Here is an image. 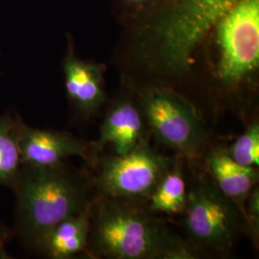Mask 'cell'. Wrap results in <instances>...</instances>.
I'll return each instance as SVG.
<instances>
[{"label": "cell", "instance_id": "obj_1", "mask_svg": "<svg viewBox=\"0 0 259 259\" xmlns=\"http://www.w3.org/2000/svg\"><path fill=\"white\" fill-rule=\"evenodd\" d=\"M235 1L158 0L124 24L119 61L126 83L171 88L185 79L213 25Z\"/></svg>", "mask_w": 259, "mask_h": 259}, {"label": "cell", "instance_id": "obj_2", "mask_svg": "<svg viewBox=\"0 0 259 259\" xmlns=\"http://www.w3.org/2000/svg\"><path fill=\"white\" fill-rule=\"evenodd\" d=\"M87 253L94 258H195L183 240L145 204L97 195L91 207Z\"/></svg>", "mask_w": 259, "mask_h": 259}, {"label": "cell", "instance_id": "obj_3", "mask_svg": "<svg viewBox=\"0 0 259 259\" xmlns=\"http://www.w3.org/2000/svg\"><path fill=\"white\" fill-rule=\"evenodd\" d=\"M12 189L17 198L15 232L37 252L58 223L88 209L97 196L93 178L64 162L21 164Z\"/></svg>", "mask_w": 259, "mask_h": 259}, {"label": "cell", "instance_id": "obj_4", "mask_svg": "<svg viewBox=\"0 0 259 259\" xmlns=\"http://www.w3.org/2000/svg\"><path fill=\"white\" fill-rule=\"evenodd\" d=\"M202 48L208 55L214 81L225 91L254 84L259 68V0H236L213 25Z\"/></svg>", "mask_w": 259, "mask_h": 259}, {"label": "cell", "instance_id": "obj_5", "mask_svg": "<svg viewBox=\"0 0 259 259\" xmlns=\"http://www.w3.org/2000/svg\"><path fill=\"white\" fill-rule=\"evenodd\" d=\"M176 158L155 152L145 139L125 155L95 159L98 167L93 183L97 195L146 204Z\"/></svg>", "mask_w": 259, "mask_h": 259}, {"label": "cell", "instance_id": "obj_6", "mask_svg": "<svg viewBox=\"0 0 259 259\" xmlns=\"http://www.w3.org/2000/svg\"><path fill=\"white\" fill-rule=\"evenodd\" d=\"M184 213L189 243L196 250L220 253L232 250L243 217L213 182L198 181L191 185Z\"/></svg>", "mask_w": 259, "mask_h": 259}, {"label": "cell", "instance_id": "obj_7", "mask_svg": "<svg viewBox=\"0 0 259 259\" xmlns=\"http://www.w3.org/2000/svg\"><path fill=\"white\" fill-rule=\"evenodd\" d=\"M139 104L157 140L186 157L198 156L206 135L194 106L173 88L139 90Z\"/></svg>", "mask_w": 259, "mask_h": 259}, {"label": "cell", "instance_id": "obj_8", "mask_svg": "<svg viewBox=\"0 0 259 259\" xmlns=\"http://www.w3.org/2000/svg\"><path fill=\"white\" fill-rule=\"evenodd\" d=\"M17 136L21 164L52 166L64 162L68 157H82L95 161L93 144L59 131L40 130L26 125L18 115Z\"/></svg>", "mask_w": 259, "mask_h": 259}, {"label": "cell", "instance_id": "obj_9", "mask_svg": "<svg viewBox=\"0 0 259 259\" xmlns=\"http://www.w3.org/2000/svg\"><path fill=\"white\" fill-rule=\"evenodd\" d=\"M67 37V52L63 61L66 95L71 105L85 118L93 116L105 100L104 66L76 55L73 39Z\"/></svg>", "mask_w": 259, "mask_h": 259}, {"label": "cell", "instance_id": "obj_10", "mask_svg": "<svg viewBox=\"0 0 259 259\" xmlns=\"http://www.w3.org/2000/svg\"><path fill=\"white\" fill-rule=\"evenodd\" d=\"M142 115L137 105L128 97L121 98L107 112L99 138L93 144L94 156L111 143L116 155H125L143 139ZM96 157V156H95Z\"/></svg>", "mask_w": 259, "mask_h": 259}, {"label": "cell", "instance_id": "obj_11", "mask_svg": "<svg viewBox=\"0 0 259 259\" xmlns=\"http://www.w3.org/2000/svg\"><path fill=\"white\" fill-rule=\"evenodd\" d=\"M206 165L213 183L237 206L246 220L245 204L251 189L258 181L255 167L241 165L234 161L227 151H213L206 159Z\"/></svg>", "mask_w": 259, "mask_h": 259}, {"label": "cell", "instance_id": "obj_12", "mask_svg": "<svg viewBox=\"0 0 259 259\" xmlns=\"http://www.w3.org/2000/svg\"><path fill=\"white\" fill-rule=\"evenodd\" d=\"M91 207L58 223L49 232L40 253L49 258L67 259L87 252Z\"/></svg>", "mask_w": 259, "mask_h": 259}, {"label": "cell", "instance_id": "obj_13", "mask_svg": "<svg viewBox=\"0 0 259 259\" xmlns=\"http://www.w3.org/2000/svg\"><path fill=\"white\" fill-rule=\"evenodd\" d=\"M187 188L181 161L175 160L173 166L151 195L147 207L151 211L166 215H177L185 212Z\"/></svg>", "mask_w": 259, "mask_h": 259}, {"label": "cell", "instance_id": "obj_14", "mask_svg": "<svg viewBox=\"0 0 259 259\" xmlns=\"http://www.w3.org/2000/svg\"><path fill=\"white\" fill-rule=\"evenodd\" d=\"M18 113L13 116L7 111L0 116V185L10 188L16 182L21 166L17 123Z\"/></svg>", "mask_w": 259, "mask_h": 259}, {"label": "cell", "instance_id": "obj_15", "mask_svg": "<svg viewBox=\"0 0 259 259\" xmlns=\"http://www.w3.org/2000/svg\"><path fill=\"white\" fill-rule=\"evenodd\" d=\"M234 161L245 166L258 167L259 125L253 122L227 151Z\"/></svg>", "mask_w": 259, "mask_h": 259}, {"label": "cell", "instance_id": "obj_16", "mask_svg": "<svg viewBox=\"0 0 259 259\" xmlns=\"http://www.w3.org/2000/svg\"><path fill=\"white\" fill-rule=\"evenodd\" d=\"M158 0H117L116 16L121 25L139 19L154 7Z\"/></svg>", "mask_w": 259, "mask_h": 259}, {"label": "cell", "instance_id": "obj_17", "mask_svg": "<svg viewBox=\"0 0 259 259\" xmlns=\"http://www.w3.org/2000/svg\"><path fill=\"white\" fill-rule=\"evenodd\" d=\"M246 222L250 224L253 233L258 232L259 225V191L258 187L254 186L247 198L245 204Z\"/></svg>", "mask_w": 259, "mask_h": 259}, {"label": "cell", "instance_id": "obj_18", "mask_svg": "<svg viewBox=\"0 0 259 259\" xmlns=\"http://www.w3.org/2000/svg\"><path fill=\"white\" fill-rule=\"evenodd\" d=\"M13 232L0 223V258H9L8 253L6 252V244L11 239Z\"/></svg>", "mask_w": 259, "mask_h": 259}]
</instances>
